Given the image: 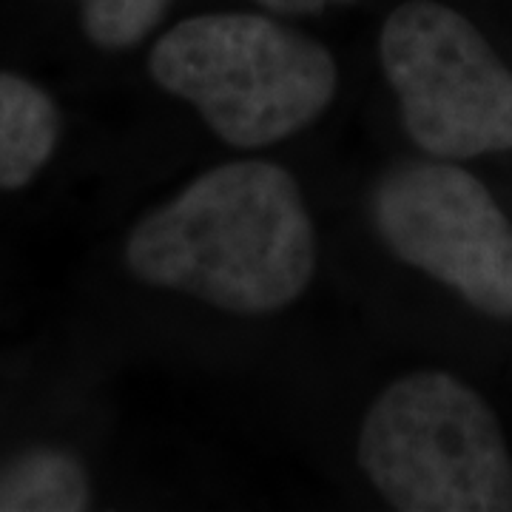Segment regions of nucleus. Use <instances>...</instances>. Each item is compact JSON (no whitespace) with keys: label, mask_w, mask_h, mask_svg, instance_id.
<instances>
[{"label":"nucleus","mask_w":512,"mask_h":512,"mask_svg":"<svg viewBox=\"0 0 512 512\" xmlns=\"http://www.w3.org/2000/svg\"><path fill=\"white\" fill-rule=\"evenodd\" d=\"M174 0H86L83 29L100 49H128L146 40Z\"/></svg>","instance_id":"obj_8"},{"label":"nucleus","mask_w":512,"mask_h":512,"mask_svg":"<svg viewBox=\"0 0 512 512\" xmlns=\"http://www.w3.org/2000/svg\"><path fill=\"white\" fill-rule=\"evenodd\" d=\"M370 211L402 262L481 313L512 319V225L478 177L444 160L396 165L373 188Z\"/></svg>","instance_id":"obj_5"},{"label":"nucleus","mask_w":512,"mask_h":512,"mask_svg":"<svg viewBox=\"0 0 512 512\" xmlns=\"http://www.w3.org/2000/svg\"><path fill=\"white\" fill-rule=\"evenodd\" d=\"M148 72L200 111L222 143L245 151L313 126L339 89L328 46L254 12L180 20L151 49Z\"/></svg>","instance_id":"obj_2"},{"label":"nucleus","mask_w":512,"mask_h":512,"mask_svg":"<svg viewBox=\"0 0 512 512\" xmlns=\"http://www.w3.org/2000/svg\"><path fill=\"white\" fill-rule=\"evenodd\" d=\"M379 60L421 151L439 160L512 151V72L461 12L439 0L396 6Z\"/></svg>","instance_id":"obj_4"},{"label":"nucleus","mask_w":512,"mask_h":512,"mask_svg":"<svg viewBox=\"0 0 512 512\" xmlns=\"http://www.w3.org/2000/svg\"><path fill=\"white\" fill-rule=\"evenodd\" d=\"M89 504V476L69 453L35 450L0 470V512H80Z\"/></svg>","instance_id":"obj_7"},{"label":"nucleus","mask_w":512,"mask_h":512,"mask_svg":"<svg viewBox=\"0 0 512 512\" xmlns=\"http://www.w3.org/2000/svg\"><path fill=\"white\" fill-rule=\"evenodd\" d=\"M259 6H265L268 12L276 15H291V18H305V15H322L328 9H342L353 6L359 0H256Z\"/></svg>","instance_id":"obj_9"},{"label":"nucleus","mask_w":512,"mask_h":512,"mask_svg":"<svg viewBox=\"0 0 512 512\" xmlns=\"http://www.w3.org/2000/svg\"><path fill=\"white\" fill-rule=\"evenodd\" d=\"M359 464L393 510H512V458L493 407L444 370L384 387L359 430Z\"/></svg>","instance_id":"obj_3"},{"label":"nucleus","mask_w":512,"mask_h":512,"mask_svg":"<svg viewBox=\"0 0 512 512\" xmlns=\"http://www.w3.org/2000/svg\"><path fill=\"white\" fill-rule=\"evenodd\" d=\"M134 279L239 316L296 302L316 271V231L288 168L237 160L205 171L131 228Z\"/></svg>","instance_id":"obj_1"},{"label":"nucleus","mask_w":512,"mask_h":512,"mask_svg":"<svg viewBox=\"0 0 512 512\" xmlns=\"http://www.w3.org/2000/svg\"><path fill=\"white\" fill-rule=\"evenodd\" d=\"M60 111L32 80L0 72V191L29 185L55 154Z\"/></svg>","instance_id":"obj_6"}]
</instances>
